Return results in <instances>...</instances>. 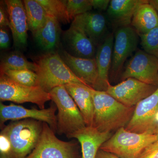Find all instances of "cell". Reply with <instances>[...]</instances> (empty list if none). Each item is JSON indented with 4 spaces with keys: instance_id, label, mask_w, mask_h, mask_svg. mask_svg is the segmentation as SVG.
Wrapping results in <instances>:
<instances>
[{
    "instance_id": "5b68a950",
    "label": "cell",
    "mask_w": 158,
    "mask_h": 158,
    "mask_svg": "<svg viewBox=\"0 0 158 158\" xmlns=\"http://www.w3.org/2000/svg\"><path fill=\"white\" fill-rule=\"evenodd\" d=\"M43 122L32 119L11 122L2 129L9 137L13 150V158H26L38 143Z\"/></svg>"
},
{
    "instance_id": "1f68e13d",
    "label": "cell",
    "mask_w": 158,
    "mask_h": 158,
    "mask_svg": "<svg viewBox=\"0 0 158 158\" xmlns=\"http://www.w3.org/2000/svg\"><path fill=\"white\" fill-rule=\"evenodd\" d=\"M10 44V37L6 28L0 29V47L1 49H6Z\"/></svg>"
},
{
    "instance_id": "d590c367",
    "label": "cell",
    "mask_w": 158,
    "mask_h": 158,
    "mask_svg": "<svg viewBox=\"0 0 158 158\" xmlns=\"http://www.w3.org/2000/svg\"><path fill=\"white\" fill-rule=\"evenodd\" d=\"M153 133L154 134L158 135V120L157 123L156 125L154 131Z\"/></svg>"
},
{
    "instance_id": "2e32d148",
    "label": "cell",
    "mask_w": 158,
    "mask_h": 158,
    "mask_svg": "<svg viewBox=\"0 0 158 158\" xmlns=\"http://www.w3.org/2000/svg\"><path fill=\"white\" fill-rule=\"evenodd\" d=\"M112 132H102L93 127H85L73 133L69 138H76L80 143L82 158H96L101 147L112 136Z\"/></svg>"
},
{
    "instance_id": "4316f807",
    "label": "cell",
    "mask_w": 158,
    "mask_h": 158,
    "mask_svg": "<svg viewBox=\"0 0 158 158\" xmlns=\"http://www.w3.org/2000/svg\"><path fill=\"white\" fill-rule=\"evenodd\" d=\"M144 52L158 59V26L148 33L139 35Z\"/></svg>"
},
{
    "instance_id": "ac0fdd59",
    "label": "cell",
    "mask_w": 158,
    "mask_h": 158,
    "mask_svg": "<svg viewBox=\"0 0 158 158\" xmlns=\"http://www.w3.org/2000/svg\"><path fill=\"white\" fill-rule=\"evenodd\" d=\"M65 87L81 113L86 126L92 127L94 110L93 88L80 84H67Z\"/></svg>"
},
{
    "instance_id": "e575fe53",
    "label": "cell",
    "mask_w": 158,
    "mask_h": 158,
    "mask_svg": "<svg viewBox=\"0 0 158 158\" xmlns=\"http://www.w3.org/2000/svg\"><path fill=\"white\" fill-rule=\"evenodd\" d=\"M149 3L153 7L158 15V0H150Z\"/></svg>"
},
{
    "instance_id": "cb8c5ba5",
    "label": "cell",
    "mask_w": 158,
    "mask_h": 158,
    "mask_svg": "<svg viewBox=\"0 0 158 158\" xmlns=\"http://www.w3.org/2000/svg\"><path fill=\"white\" fill-rule=\"evenodd\" d=\"M29 69L36 72L37 65L35 62L29 61L21 53L11 52L2 59L0 65L1 74L8 70Z\"/></svg>"
},
{
    "instance_id": "52a82bcc",
    "label": "cell",
    "mask_w": 158,
    "mask_h": 158,
    "mask_svg": "<svg viewBox=\"0 0 158 158\" xmlns=\"http://www.w3.org/2000/svg\"><path fill=\"white\" fill-rule=\"evenodd\" d=\"M77 144L57 138L55 132L47 123L43 127L38 143L26 158H79Z\"/></svg>"
},
{
    "instance_id": "7402d4cb",
    "label": "cell",
    "mask_w": 158,
    "mask_h": 158,
    "mask_svg": "<svg viewBox=\"0 0 158 158\" xmlns=\"http://www.w3.org/2000/svg\"><path fill=\"white\" fill-rule=\"evenodd\" d=\"M60 32L59 21L48 15L45 23L34 36L41 49L50 52L59 44Z\"/></svg>"
},
{
    "instance_id": "484cf974",
    "label": "cell",
    "mask_w": 158,
    "mask_h": 158,
    "mask_svg": "<svg viewBox=\"0 0 158 158\" xmlns=\"http://www.w3.org/2000/svg\"><path fill=\"white\" fill-rule=\"evenodd\" d=\"M1 74L6 75L11 80L20 85L28 86H39L37 74L29 69L8 70Z\"/></svg>"
},
{
    "instance_id": "ffe728a7",
    "label": "cell",
    "mask_w": 158,
    "mask_h": 158,
    "mask_svg": "<svg viewBox=\"0 0 158 158\" xmlns=\"http://www.w3.org/2000/svg\"><path fill=\"white\" fill-rule=\"evenodd\" d=\"M74 19L81 26L95 45L108 35H105L107 31L106 20L102 14L88 11L78 15Z\"/></svg>"
},
{
    "instance_id": "9a60e30c",
    "label": "cell",
    "mask_w": 158,
    "mask_h": 158,
    "mask_svg": "<svg viewBox=\"0 0 158 158\" xmlns=\"http://www.w3.org/2000/svg\"><path fill=\"white\" fill-rule=\"evenodd\" d=\"M63 61L78 77L91 88L97 90L98 73L95 58H79L63 51L61 56Z\"/></svg>"
},
{
    "instance_id": "277c9868",
    "label": "cell",
    "mask_w": 158,
    "mask_h": 158,
    "mask_svg": "<svg viewBox=\"0 0 158 158\" xmlns=\"http://www.w3.org/2000/svg\"><path fill=\"white\" fill-rule=\"evenodd\" d=\"M51 100L58 110L56 132L69 138L72 135L86 127L81 113L65 86L54 88L49 92Z\"/></svg>"
},
{
    "instance_id": "d6a6232c",
    "label": "cell",
    "mask_w": 158,
    "mask_h": 158,
    "mask_svg": "<svg viewBox=\"0 0 158 158\" xmlns=\"http://www.w3.org/2000/svg\"><path fill=\"white\" fill-rule=\"evenodd\" d=\"M110 2L109 0H91L93 8L101 10L108 9Z\"/></svg>"
},
{
    "instance_id": "7a4b0ae2",
    "label": "cell",
    "mask_w": 158,
    "mask_h": 158,
    "mask_svg": "<svg viewBox=\"0 0 158 158\" xmlns=\"http://www.w3.org/2000/svg\"><path fill=\"white\" fill-rule=\"evenodd\" d=\"M35 63L39 86L48 93L56 87L67 84L88 86L73 73L57 53L50 52L42 55Z\"/></svg>"
},
{
    "instance_id": "8992f818",
    "label": "cell",
    "mask_w": 158,
    "mask_h": 158,
    "mask_svg": "<svg viewBox=\"0 0 158 158\" xmlns=\"http://www.w3.org/2000/svg\"><path fill=\"white\" fill-rule=\"evenodd\" d=\"M0 100L18 104L31 102L40 109H44L47 102L51 100L49 93L41 87L28 86L16 83L5 74L0 77Z\"/></svg>"
},
{
    "instance_id": "e0dca14e",
    "label": "cell",
    "mask_w": 158,
    "mask_h": 158,
    "mask_svg": "<svg viewBox=\"0 0 158 158\" xmlns=\"http://www.w3.org/2000/svg\"><path fill=\"white\" fill-rule=\"evenodd\" d=\"M114 40V34H108L97 52L95 59L98 73V85L97 90L106 91L110 85L109 76L112 65Z\"/></svg>"
},
{
    "instance_id": "d6986e66",
    "label": "cell",
    "mask_w": 158,
    "mask_h": 158,
    "mask_svg": "<svg viewBox=\"0 0 158 158\" xmlns=\"http://www.w3.org/2000/svg\"><path fill=\"white\" fill-rule=\"evenodd\" d=\"M144 0H112L107 9L111 23L117 29L131 26L137 7Z\"/></svg>"
},
{
    "instance_id": "7c38bea8",
    "label": "cell",
    "mask_w": 158,
    "mask_h": 158,
    "mask_svg": "<svg viewBox=\"0 0 158 158\" xmlns=\"http://www.w3.org/2000/svg\"><path fill=\"white\" fill-rule=\"evenodd\" d=\"M139 37L131 26L117 29L114 35L111 73L117 75L120 72L126 59L137 49Z\"/></svg>"
},
{
    "instance_id": "9c48e42d",
    "label": "cell",
    "mask_w": 158,
    "mask_h": 158,
    "mask_svg": "<svg viewBox=\"0 0 158 158\" xmlns=\"http://www.w3.org/2000/svg\"><path fill=\"white\" fill-rule=\"evenodd\" d=\"M158 120V87L135 106L131 120L125 127L132 132L154 134Z\"/></svg>"
},
{
    "instance_id": "5bb4252c",
    "label": "cell",
    "mask_w": 158,
    "mask_h": 158,
    "mask_svg": "<svg viewBox=\"0 0 158 158\" xmlns=\"http://www.w3.org/2000/svg\"><path fill=\"white\" fill-rule=\"evenodd\" d=\"M64 35L65 41L73 53V56L86 59L95 58V44L75 20H73Z\"/></svg>"
},
{
    "instance_id": "603a6c76",
    "label": "cell",
    "mask_w": 158,
    "mask_h": 158,
    "mask_svg": "<svg viewBox=\"0 0 158 158\" xmlns=\"http://www.w3.org/2000/svg\"><path fill=\"white\" fill-rule=\"evenodd\" d=\"M23 2L27 19L29 30L34 36L45 23L48 15L37 0H24Z\"/></svg>"
},
{
    "instance_id": "4dcf8cb0",
    "label": "cell",
    "mask_w": 158,
    "mask_h": 158,
    "mask_svg": "<svg viewBox=\"0 0 158 158\" xmlns=\"http://www.w3.org/2000/svg\"><path fill=\"white\" fill-rule=\"evenodd\" d=\"M3 2H1L0 6V27L1 28H6L7 27L10 28L9 16L6 10V6H4Z\"/></svg>"
},
{
    "instance_id": "83f0119b",
    "label": "cell",
    "mask_w": 158,
    "mask_h": 158,
    "mask_svg": "<svg viewBox=\"0 0 158 158\" xmlns=\"http://www.w3.org/2000/svg\"><path fill=\"white\" fill-rule=\"evenodd\" d=\"M65 2L71 20H73L78 15L90 11L93 8L91 0H68Z\"/></svg>"
},
{
    "instance_id": "f1b7e54d",
    "label": "cell",
    "mask_w": 158,
    "mask_h": 158,
    "mask_svg": "<svg viewBox=\"0 0 158 158\" xmlns=\"http://www.w3.org/2000/svg\"><path fill=\"white\" fill-rule=\"evenodd\" d=\"M0 158H14L11 141L2 131L0 133Z\"/></svg>"
},
{
    "instance_id": "30bf717a",
    "label": "cell",
    "mask_w": 158,
    "mask_h": 158,
    "mask_svg": "<svg viewBox=\"0 0 158 158\" xmlns=\"http://www.w3.org/2000/svg\"><path fill=\"white\" fill-rule=\"evenodd\" d=\"M129 78L158 87V58L144 51H137L121 75L123 81Z\"/></svg>"
},
{
    "instance_id": "8fae6325",
    "label": "cell",
    "mask_w": 158,
    "mask_h": 158,
    "mask_svg": "<svg viewBox=\"0 0 158 158\" xmlns=\"http://www.w3.org/2000/svg\"><path fill=\"white\" fill-rule=\"evenodd\" d=\"M157 88L129 78L117 85H110L106 91L126 106L133 107L150 95Z\"/></svg>"
},
{
    "instance_id": "ba28073f",
    "label": "cell",
    "mask_w": 158,
    "mask_h": 158,
    "mask_svg": "<svg viewBox=\"0 0 158 158\" xmlns=\"http://www.w3.org/2000/svg\"><path fill=\"white\" fill-rule=\"evenodd\" d=\"M57 110L56 105H52L50 107L44 109L35 108L29 109L21 106L11 104L5 105L0 104V125L1 128L4 127L8 120L19 121L23 119H32L45 123L55 132L57 130Z\"/></svg>"
},
{
    "instance_id": "d4e9b609",
    "label": "cell",
    "mask_w": 158,
    "mask_h": 158,
    "mask_svg": "<svg viewBox=\"0 0 158 158\" xmlns=\"http://www.w3.org/2000/svg\"><path fill=\"white\" fill-rule=\"evenodd\" d=\"M44 8L48 15L56 18L59 22L67 24L70 22L65 1L37 0Z\"/></svg>"
},
{
    "instance_id": "f546056e",
    "label": "cell",
    "mask_w": 158,
    "mask_h": 158,
    "mask_svg": "<svg viewBox=\"0 0 158 158\" xmlns=\"http://www.w3.org/2000/svg\"><path fill=\"white\" fill-rule=\"evenodd\" d=\"M138 158H158V140L147 146Z\"/></svg>"
},
{
    "instance_id": "44dd1931",
    "label": "cell",
    "mask_w": 158,
    "mask_h": 158,
    "mask_svg": "<svg viewBox=\"0 0 158 158\" xmlns=\"http://www.w3.org/2000/svg\"><path fill=\"white\" fill-rule=\"evenodd\" d=\"M131 26L139 35L146 34L158 26V15L149 1L144 0L137 7Z\"/></svg>"
},
{
    "instance_id": "3957f363",
    "label": "cell",
    "mask_w": 158,
    "mask_h": 158,
    "mask_svg": "<svg viewBox=\"0 0 158 158\" xmlns=\"http://www.w3.org/2000/svg\"><path fill=\"white\" fill-rule=\"evenodd\" d=\"M158 140V135L138 133L121 128L102 145L100 149L120 158H138L147 146Z\"/></svg>"
},
{
    "instance_id": "4fadbf2b",
    "label": "cell",
    "mask_w": 158,
    "mask_h": 158,
    "mask_svg": "<svg viewBox=\"0 0 158 158\" xmlns=\"http://www.w3.org/2000/svg\"><path fill=\"white\" fill-rule=\"evenodd\" d=\"M4 4L9 15L15 47L24 48L27 42L29 28L23 2L20 0H6Z\"/></svg>"
},
{
    "instance_id": "6da1fadb",
    "label": "cell",
    "mask_w": 158,
    "mask_h": 158,
    "mask_svg": "<svg viewBox=\"0 0 158 158\" xmlns=\"http://www.w3.org/2000/svg\"><path fill=\"white\" fill-rule=\"evenodd\" d=\"M92 94L94 106L92 127L102 132H112L125 127L135 106H126L106 91L93 88Z\"/></svg>"
},
{
    "instance_id": "836d02e7",
    "label": "cell",
    "mask_w": 158,
    "mask_h": 158,
    "mask_svg": "<svg viewBox=\"0 0 158 158\" xmlns=\"http://www.w3.org/2000/svg\"><path fill=\"white\" fill-rule=\"evenodd\" d=\"M96 158H120L111 153L100 149L98 152Z\"/></svg>"
}]
</instances>
